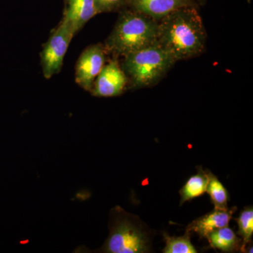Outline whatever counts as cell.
<instances>
[{
	"label": "cell",
	"mask_w": 253,
	"mask_h": 253,
	"mask_svg": "<svg viewBox=\"0 0 253 253\" xmlns=\"http://www.w3.org/2000/svg\"><path fill=\"white\" fill-rule=\"evenodd\" d=\"M236 209V208L227 211L214 209L213 212L193 221L187 228V231L190 234L192 231L196 233L201 238L207 237L212 231L228 226Z\"/></svg>",
	"instance_id": "10"
},
{
	"label": "cell",
	"mask_w": 253,
	"mask_h": 253,
	"mask_svg": "<svg viewBox=\"0 0 253 253\" xmlns=\"http://www.w3.org/2000/svg\"><path fill=\"white\" fill-rule=\"evenodd\" d=\"M123 58V71L131 87L136 89L156 85L176 63L157 42Z\"/></svg>",
	"instance_id": "3"
},
{
	"label": "cell",
	"mask_w": 253,
	"mask_h": 253,
	"mask_svg": "<svg viewBox=\"0 0 253 253\" xmlns=\"http://www.w3.org/2000/svg\"><path fill=\"white\" fill-rule=\"evenodd\" d=\"M190 233L186 231L184 236L171 237L164 234L166 247L163 252L165 253H197L191 241Z\"/></svg>",
	"instance_id": "14"
},
{
	"label": "cell",
	"mask_w": 253,
	"mask_h": 253,
	"mask_svg": "<svg viewBox=\"0 0 253 253\" xmlns=\"http://www.w3.org/2000/svg\"><path fill=\"white\" fill-rule=\"evenodd\" d=\"M239 231L238 234L242 237L243 244L241 251L246 252V247L251 241L253 234V210L252 207L246 208L241 212L237 219Z\"/></svg>",
	"instance_id": "15"
},
{
	"label": "cell",
	"mask_w": 253,
	"mask_h": 253,
	"mask_svg": "<svg viewBox=\"0 0 253 253\" xmlns=\"http://www.w3.org/2000/svg\"><path fill=\"white\" fill-rule=\"evenodd\" d=\"M66 4L63 19L76 34L89 20L99 14L95 0H69Z\"/></svg>",
	"instance_id": "9"
},
{
	"label": "cell",
	"mask_w": 253,
	"mask_h": 253,
	"mask_svg": "<svg viewBox=\"0 0 253 253\" xmlns=\"http://www.w3.org/2000/svg\"><path fill=\"white\" fill-rule=\"evenodd\" d=\"M196 6L174 10L158 21L157 43L176 62L204 53L207 33Z\"/></svg>",
	"instance_id": "1"
},
{
	"label": "cell",
	"mask_w": 253,
	"mask_h": 253,
	"mask_svg": "<svg viewBox=\"0 0 253 253\" xmlns=\"http://www.w3.org/2000/svg\"><path fill=\"white\" fill-rule=\"evenodd\" d=\"M99 14L112 12L126 6V0H95Z\"/></svg>",
	"instance_id": "16"
},
{
	"label": "cell",
	"mask_w": 253,
	"mask_h": 253,
	"mask_svg": "<svg viewBox=\"0 0 253 253\" xmlns=\"http://www.w3.org/2000/svg\"><path fill=\"white\" fill-rule=\"evenodd\" d=\"M249 1H250V0H249Z\"/></svg>",
	"instance_id": "19"
},
{
	"label": "cell",
	"mask_w": 253,
	"mask_h": 253,
	"mask_svg": "<svg viewBox=\"0 0 253 253\" xmlns=\"http://www.w3.org/2000/svg\"><path fill=\"white\" fill-rule=\"evenodd\" d=\"M68 1H69V0H65V1H66V3H67Z\"/></svg>",
	"instance_id": "18"
},
{
	"label": "cell",
	"mask_w": 253,
	"mask_h": 253,
	"mask_svg": "<svg viewBox=\"0 0 253 253\" xmlns=\"http://www.w3.org/2000/svg\"><path fill=\"white\" fill-rule=\"evenodd\" d=\"M206 238L211 247L224 252H230L239 246V239L229 226L213 231Z\"/></svg>",
	"instance_id": "12"
},
{
	"label": "cell",
	"mask_w": 253,
	"mask_h": 253,
	"mask_svg": "<svg viewBox=\"0 0 253 253\" xmlns=\"http://www.w3.org/2000/svg\"><path fill=\"white\" fill-rule=\"evenodd\" d=\"M158 21L132 9L121 12L104 44L108 54L125 57L157 42Z\"/></svg>",
	"instance_id": "2"
},
{
	"label": "cell",
	"mask_w": 253,
	"mask_h": 253,
	"mask_svg": "<svg viewBox=\"0 0 253 253\" xmlns=\"http://www.w3.org/2000/svg\"><path fill=\"white\" fill-rule=\"evenodd\" d=\"M208 172L204 171L202 168H199L197 174L191 176L188 179L180 191L181 205L186 201H191L195 198L202 196L206 192L209 180Z\"/></svg>",
	"instance_id": "11"
},
{
	"label": "cell",
	"mask_w": 253,
	"mask_h": 253,
	"mask_svg": "<svg viewBox=\"0 0 253 253\" xmlns=\"http://www.w3.org/2000/svg\"><path fill=\"white\" fill-rule=\"evenodd\" d=\"M206 1V0H195V1L199 5L202 4V3L205 2Z\"/></svg>",
	"instance_id": "17"
},
{
	"label": "cell",
	"mask_w": 253,
	"mask_h": 253,
	"mask_svg": "<svg viewBox=\"0 0 253 253\" xmlns=\"http://www.w3.org/2000/svg\"><path fill=\"white\" fill-rule=\"evenodd\" d=\"M107 51L104 44H92L82 52L75 71V81L85 91L91 92L95 80L106 63Z\"/></svg>",
	"instance_id": "6"
},
{
	"label": "cell",
	"mask_w": 253,
	"mask_h": 253,
	"mask_svg": "<svg viewBox=\"0 0 253 253\" xmlns=\"http://www.w3.org/2000/svg\"><path fill=\"white\" fill-rule=\"evenodd\" d=\"M126 6L158 21L174 10L199 5L195 0H126Z\"/></svg>",
	"instance_id": "8"
},
{
	"label": "cell",
	"mask_w": 253,
	"mask_h": 253,
	"mask_svg": "<svg viewBox=\"0 0 253 253\" xmlns=\"http://www.w3.org/2000/svg\"><path fill=\"white\" fill-rule=\"evenodd\" d=\"M116 211L114 221L104 252L109 253H141L149 252V239L137 221L124 211Z\"/></svg>",
	"instance_id": "4"
},
{
	"label": "cell",
	"mask_w": 253,
	"mask_h": 253,
	"mask_svg": "<svg viewBox=\"0 0 253 253\" xmlns=\"http://www.w3.org/2000/svg\"><path fill=\"white\" fill-rule=\"evenodd\" d=\"M209 180L206 192L209 194L211 201L214 206V209L220 211H227L228 208V192L222 183L218 179L215 175L208 172Z\"/></svg>",
	"instance_id": "13"
},
{
	"label": "cell",
	"mask_w": 253,
	"mask_h": 253,
	"mask_svg": "<svg viewBox=\"0 0 253 253\" xmlns=\"http://www.w3.org/2000/svg\"><path fill=\"white\" fill-rule=\"evenodd\" d=\"M75 36L72 28L63 19L51 33L41 53L42 70L46 79H50L62 69L65 56Z\"/></svg>",
	"instance_id": "5"
},
{
	"label": "cell",
	"mask_w": 253,
	"mask_h": 253,
	"mask_svg": "<svg viewBox=\"0 0 253 253\" xmlns=\"http://www.w3.org/2000/svg\"><path fill=\"white\" fill-rule=\"evenodd\" d=\"M128 83L122 66L116 59L105 64L95 80L91 93L97 97H114L122 94Z\"/></svg>",
	"instance_id": "7"
}]
</instances>
